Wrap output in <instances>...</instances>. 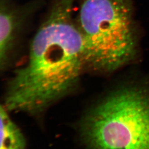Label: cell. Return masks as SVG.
Segmentation results:
<instances>
[{
	"mask_svg": "<svg viewBox=\"0 0 149 149\" xmlns=\"http://www.w3.org/2000/svg\"><path fill=\"white\" fill-rule=\"evenodd\" d=\"M76 1L53 0L33 38L26 64L9 83L4 106L8 111L41 112L78 84L85 65Z\"/></svg>",
	"mask_w": 149,
	"mask_h": 149,
	"instance_id": "6da1fadb",
	"label": "cell"
},
{
	"mask_svg": "<svg viewBox=\"0 0 149 149\" xmlns=\"http://www.w3.org/2000/svg\"><path fill=\"white\" fill-rule=\"evenodd\" d=\"M76 18L85 69L112 73L136 59L139 35L132 0H82Z\"/></svg>",
	"mask_w": 149,
	"mask_h": 149,
	"instance_id": "7a4b0ae2",
	"label": "cell"
},
{
	"mask_svg": "<svg viewBox=\"0 0 149 149\" xmlns=\"http://www.w3.org/2000/svg\"><path fill=\"white\" fill-rule=\"evenodd\" d=\"M82 131L92 149H149V76L112 92L88 113Z\"/></svg>",
	"mask_w": 149,
	"mask_h": 149,
	"instance_id": "3957f363",
	"label": "cell"
},
{
	"mask_svg": "<svg viewBox=\"0 0 149 149\" xmlns=\"http://www.w3.org/2000/svg\"><path fill=\"white\" fill-rule=\"evenodd\" d=\"M38 2L19 5L13 0L0 2V66L6 69L15 57Z\"/></svg>",
	"mask_w": 149,
	"mask_h": 149,
	"instance_id": "277c9868",
	"label": "cell"
},
{
	"mask_svg": "<svg viewBox=\"0 0 149 149\" xmlns=\"http://www.w3.org/2000/svg\"><path fill=\"white\" fill-rule=\"evenodd\" d=\"M8 112L5 107L1 106L0 149H27L23 134L9 116Z\"/></svg>",
	"mask_w": 149,
	"mask_h": 149,
	"instance_id": "5b68a950",
	"label": "cell"
}]
</instances>
